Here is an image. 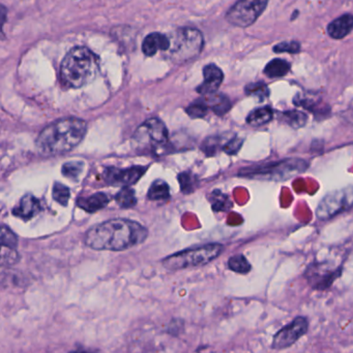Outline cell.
Masks as SVG:
<instances>
[{"label":"cell","instance_id":"cell-20","mask_svg":"<svg viewBox=\"0 0 353 353\" xmlns=\"http://www.w3.org/2000/svg\"><path fill=\"white\" fill-rule=\"evenodd\" d=\"M289 62L283 59H273L267 64L265 68V74L269 78H281L289 73Z\"/></svg>","mask_w":353,"mask_h":353},{"label":"cell","instance_id":"cell-35","mask_svg":"<svg viewBox=\"0 0 353 353\" xmlns=\"http://www.w3.org/2000/svg\"><path fill=\"white\" fill-rule=\"evenodd\" d=\"M300 44L297 42H283L281 44H278L277 46L273 47V51L276 53H294L300 52Z\"/></svg>","mask_w":353,"mask_h":353},{"label":"cell","instance_id":"cell-2","mask_svg":"<svg viewBox=\"0 0 353 353\" xmlns=\"http://www.w3.org/2000/svg\"><path fill=\"white\" fill-rule=\"evenodd\" d=\"M86 129V122L76 118L56 121L40 133L36 140V148L46 155L66 153L84 139Z\"/></svg>","mask_w":353,"mask_h":353},{"label":"cell","instance_id":"cell-14","mask_svg":"<svg viewBox=\"0 0 353 353\" xmlns=\"http://www.w3.org/2000/svg\"><path fill=\"white\" fill-rule=\"evenodd\" d=\"M169 48V38L165 34H160V32H154V34H148L144 38L143 44H142V51L144 55L147 57L154 56L157 54L159 51L166 52Z\"/></svg>","mask_w":353,"mask_h":353},{"label":"cell","instance_id":"cell-34","mask_svg":"<svg viewBox=\"0 0 353 353\" xmlns=\"http://www.w3.org/2000/svg\"><path fill=\"white\" fill-rule=\"evenodd\" d=\"M243 140L241 139V138H232V139L229 140L226 144L222 146V149L228 155H235V154L239 153V150L243 147Z\"/></svg>","mask_w":353,"mask_h":353},{"label":"cell","instance_id":"cell-21","mask_svg":"<svg viewBox=\"0 0 353 353\" xmlns=\"http://www.w3.org/2000/svg\"><path fill=\"white\" fill-rule=\"evenodd\" d=\"M148 198L151 200H165L170 198L169 185L163 180H156L149 187Z\"/></svg>","mask_w":353,"mask_h":353},{"label":"cell","instance_id":"cell-17","mask_svg":"<svg viewBox=\"0 0 353 353\" xmlns=\"http://www.w3.org/2000/svg\"><path fill=\"white\" fill-rule=\"evenodd\" d=\"M110 202V198L106 194L97 192L89 198H80L77 202L79 208L83 209L88 213H95L102 210Z\"/></svg>","mask_w":353,"mask_h":353},{"label":"cell","instance_id":"cell-33","mask_svg":"<svg viewBox=\"0 0 353 353\" xmlns=\"http://www.w3.org/2000/svg\"><path fill=\"white\" fill-rule=\"evenodd\" d=\"M71 198V192L66 186L62 183H56L53 187V198L62 205V206H68L69 200Z\"/></svg>","mask_w":353,"mask_h":353},{"label":"cell","instance_id":"cell-19","mask_svg":"<svg viewBox=\"0 0 353 353\" xmlns=\"http://www.w3.org/2000/svg\"><path fill=\"white\" fill-rule=\"evenodd\" d=\"M273 118V111L271 107H259L247 115V123L252 127H260L271 122Z\"/></svg>","mask_w":353,"mask_h":353},{"label":"cell","instance_id":"cell-28","mask_svg":"<svg viewBox=\"0 0 353 353\" xmlns=\"http://www.w3.org/2000/svg\"><path fill=\"white\" fill-rule=\"evenodd\" d=\"M83 168H84V164L82 161L66 162L62 166V174L66 176L68 179L76 181L82 174Z\"/></svg>","mask_w":353,"mask_h":353},{"label":"cell","instance_id":"cell-25","mask_svg":"<svg viewBox=\"0 0 353 353\" xmlns=\"http://www.w3.org/2000/svg\"><path fill=\"white\" fill-rule=\"evenodd\" d=\"M210 202L214 211H228L232 207L229 196L220 190H215L210 194Z\"/></svg>","mask_w":353,"mask_h":353},{"label":"cell","instance_id":"cell-26","mask_svg":"<svg viewBox=\"0 0 353 353\" xmlns=\"http://www.w3.org/2000/svg\"><path fill=\"white\" fill-rule=\"evenodd\" d=\"M228 267L235 273L245 274L251 271L252 267L247 259L243 254L233 255L228 261Z\"/></svg>","mask_w":353,"mask_h":353},{"label":"cell","instance_id":"cell-30","mask_svg":"<svg viewBox=\"0 0 353 353\" xmlns=\"http://www.w3.org/2000/svg\"><path fill=\"white\" fill-rule=\"evenodd\" d=\"M222 148V138L218 135L208 138L201 145V150L208 156H214Z\"/></svg>","mask_w":353,"mask_h":353},{"label":"cell","instance_id":"cell-23","mask_svg":"<svg viewBox=\"0 0 353 353\" xmlns=\"http://www.w3.org/2000/svg\"><path fill=\"white\" fill-rule=\"evenodd\" d=\"M19 253L16 248L0 244V267H11L19 261Z\"/></svg>","mask_w":353,"mask_h":353},{"label":"cell","instance_id":"cell-31","mask_svg":"<svg viewBox=\"0 0 353 353\" xmlns=\"http://www.w3.org/2000/svg\"><path fill=\"white\" fill-rule=\"evenodd\" d=\"M178 182L180 184V189L186 194H192L196 186V178L190 172H184L178 174Z\"/></svg>","mask_w":353,"mask_h":353},{"label":"cell","instance_id":"cell-5","mask_svg":"<svg viewBox=\"0 0 353 353\" xmlns=\"http://www.w3.org/2000/svg\"><path fill=\"white\" fill-rule=\"evenodd\" d=\"M169 38V48L166 51L172 62L182 64L188 62L200 54L204 48V36L194 28H180L172 32Z\"/></svg>","mask_w":353,"mask_h":353},{"label":"cell","instance_id":"cell-16","mask_svg":"<svg viewBox=\"0 0 353 353\" xmlns=\"http://www.w3.org/2000/svg\"><path fill=\"white\" fill-rule=\"evenodd\" d=\"M353 27V17L350 14L343 15L342 17L332 21L328 25V32L330 38L334 40H342L350 34Z\"/></svg>","mask_w":353,"mask_h":353},{"label":"cell","instance_id":"cell-1","mask_svg":"<svg viewBox=\"0 0 353 353\" xmlns=\"http://www.w3.org/2000/svg\"><path fill=\"white\" fill-rule=\"evenodd\" d=\"M147 235V229L136 221L111 219L91 227L84 241L95 250L123 251L141 244Z\"/></svg>","mask_w":353,"mask_h":353},{"label":"cell","instance_id":"cell-18","mask_svg":"<svg viewBox=\"0 0 353 353\" xmlns=\"http://www.w3.org/2000/svg\"><path fill=\"white\" fill-rule=\"evenodd\" d=\"M202 97L208 109H212L216 115L224 116L230 111L231 103L226 95L212 93V94L204 95Z\"/></svg>","mask_w":353,"mask_h":353},{"label":"cell","instance_id":"cell-4","mask_svg":"<svg viewBox=\"0 0 353 353\" xmlns=\"http://www.w3.org/2000/svg\"><path fill=\"white\" fill-rule=\"evenodd\" d=\"M308 162L300 158H289L280 161L267 162L247 166L239 170V176L247 179L281 182L291 179L308 168Z\"/></svg>","mask_w":353,"mask_h":353},{"label":"cell","instance_id":"cell-37","mask_svg":"<svg viewBox=\"0 0 353 353\" xmlns=\"http://www.w3.org/2000/svg\"><path fill=\"white\" fill-rule=\"evenodd\" d=\"M8 18V9L3 5H0V38L3 36V25Z\"/></svg>","mask_w":353,"mask_h":353},{"label":"cell","instance_id":"cell-38","mask_svg":"<svg viewBox=\"0 0 353 353\" xmlns=\"http://www.w3.org/2000/svg\"><path fill=\"white\" fill-rule=\"evenodd\" d=\"M69 353H91L89 351L85 350V349H75V350L71 351Z\"/></svg>","mask_w":353,"mask_h":353},{"label":"cell","instance_id":"cell-13","mask_svg":"<svg viewBox=\"0 0 353 353\" xmlns=\"http://www.w3.org/2000/svg\"><path fill=\"white\" fill-rule=\"evenodd\" d=\"M204 83H201L197 88V92L202 95L216 93L222 84L224 74L222 70L215 64H208L204 68Z\"/></svg>","mask_w":353,"mask_h":353},{"label":"cell","instance_id":"cell-3","mask_svg":"<svg viewBox=\"0 0 353 353\" xmlns=\"http://www.w3.org/2000/svg\"><path fill=\"white\" fill-rule=\"evenodd\" d=\"M99 73V57L86 47H75L69 51L60 66V79L69 88L90 84Z\"/></svg>","mask_w":353,"mask_h":353},{"label":"cell","instance_id":"cell-29","mask_svg":"<svg viewBox=\"0 0 353 353\" xmlns=\"http://www.w3.org/2000/svg\"><path fill=\"white\" fill-rule=\"evenodd\" d=\"M245 92L249 96L257 97L259 101H265L269 95V88L263 82L253 83V84L247 85L245 88Z\"/></svg>","mask_w":353,"mask_h":353},{"label":"cell","instance_id":"cell-12","mask_svg":"<svg viewBox=\"0 0 353 353\" xmlns=\"http://www.w3.org/2000/svg\"><path fill=\"white\" fill-rule=\"evenodd\" d=\"M145 166H133V168H109L105 170L104 179L107 184L112 186H130L137 183L141 176L145 174Z\"/></svg>","mask_w":353,"mask_h":353},{"label":"cell","instance_id":"cell-27","mask_svg":"<svg viewBox=\"0 0 353 353\" xmlns=\"http://www.w3.org/2000/svg\"><path fill=\"white\" fill-rule=\"evenodd\" d=\"M186 114L193 119H200L208 115V107L204 103V97L193 101L186 109Z\"/></svg>","mask_w":353,"mask_h":353},{"label":"cell","instance_id":"cell-36","mask_svg":"<svg viewBox=\"0 0 353 353\" xmlns=\"http://www.w3.org/2000/svg\"><path fill=\"white\" fill-rule=\"evenodd\" d=\"M184 330V320L178 319V318H174L168 324L167 328H166V332L170 336L178 337L182 335Z\"/></svg>","mask_w":353,"mask_h":353},{"label":"cell","instance_id":"cell-10","mask_svg":"<svg viewBox=\"0 0 353 353\" xmlns=\"http://www.w3.org/2000/svg\"><path fill=\"white\" fill-rule=\"evenodd\" d=\"M351 205V192L346 189L328 194L317 208V217L321 220L330 219L346 211Z\"/></svg>","mask_w":353,"mask_h":353},{"label":"cell","instance_id":"cell-24","mask_svg":"<svg viewBox=\"0 0 353 353\" xmlns=\"http://www.w3.org/2000/svg\"><path fill=\"white\" fill-rule=\"evenodd\" d=\"M117 204L121 208L129 209L133 208L137 204V198H136L135 192L132 189L130 186H125L119 194L115 196Z\"/></svg>","mask_w":353,"mask_h":353},{"label":"cell","instance_id":"cell-8","mask_svg":"<svg viewBox=\"0 0 353 353\" xmlns=\"http://www.w3.org/2000/svg\"><path fill=\"white\" fill-rule=\"evenodd\" d=\"M267 3L269 0H239L227 13V21L237 27H249L260 17Z\"/></svg>","mask_w":353,"mask_h":353},{"label":"cell","instance_id":"cell-32","mask_svg":"<svg viewBox=\"0 0 353 353\" xmlns=\"http://www.w3.org/2000/svg\"><path fill=\"white\" fill-rule=\"evenodd\" d=\"M0 244L16 248L18 245L17 235L9 227L0 225Z\"/></svg>","mask_w":353,"mask_h":353},{"label":"cell","instance_id":"cell-6","mask_svg":"<svg viewBox=\"0 0 353 353\" xmlns=\"http://www.w3.org/2000/svg\"><path fill=\"white\" fill-rule=\"evenodd\" d=\"M224 250L221 244H208L194 247L169 255L162 261L164 267L171 271L202 267L217 259Z\"/></svg>","mask_w":353,"mask_h":353},{"label":"cell","instance_id":"cell-9","mask_svg":"<svg viewBox=\"0 0 353 353\" xmlns=\"http://www.w3.org/2000/svg\"><path fill=\"white\" fill-rule=\"evenodd\" d=\"M309 330V322L304 316H298L292 320L291 324L282 328L273 336L271 348L276 350H283L289 348L294 343L297 342L302 336H305Z\"/></svg>","mask_w":353,"mask_h":353},{"label":"cell","instance_id":"cell-15","mask_svg":"<svg viewBox=\"0 0 353 353\" xmlns=\"http://www.w3.org/2000/svg\"><path fill=\"white\" fill-rule=\"evenodd\" d=\"M40 211H42V206H40V200L32 194H26L20 200L19 206L14 209L13 213L19 218L29 220L36 217Z\"/></svg>","mask_w":353,"mask_h":353},{"label":"cell","instance_id":"cell-22","mask_svg":"<svg viewBox=\"0 0 353 353\" xmlns=\"http://www.w3.org/2000/svg\"><path fill=\"white\" fill-rule=\"evenodd\" d=\"M281 120L287 123L292 129H298L305 127L308 117L305 113L300 111H287L282 114Z\"/></svg>","mask_w":353,"mask_h":353},{"label":"cell","instance_id":"cell-11","mask_svg":"<svg viewBox=\"0 0 353 353\" xmlns=\"http://www.w3.org/2000/svg\"><path fill=\"white\" fill-rule=\"evenodd\" d=\"M338 269L330 267L328 263H317L312 265L306 272V278L311 287L314 289H328L338 278Z\"/></svg>","mask_w":353,"mask_h":353},{"label":"cell","instance_id":"cell-7","mask_svg":"<svg viewBox=\"0 0 353 353\" xmlns=\"http://www.w3.org/2000/svg\"><path fill=\"white\" fill-rule=\"evenodd\" d=\"M133 140L138 149L158 152L167 145V127L160 119L151 118L138 127Z\"/></svg>","mask_w":353,"mask_h":353}]
</instances>
